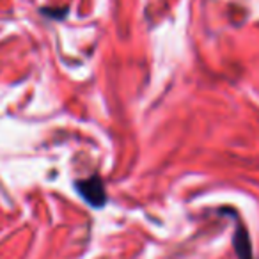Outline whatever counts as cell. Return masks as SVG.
Returning a JSON list of instances; mask_svg holds the SVG:
<instances>
[{
	"instance_id": "cell-1",
	"label": "cell",
	"mask_w": 259,
	"mask_h": 259,
	"mask_svg": "<svg viewBox=\"0 0 259 259\" xmlns=\"http://www.w3.org/2000/svg\"><path fill=\"white\" fill-rule=\"evenodd\" d=\"M75 188L78 195L87 202V204L94 206V208H101L107 202V192H105L103 181L98 176H93L89 180L76 181Z\"/></svg>"
},
{
	"instance_id": "cell-2",
	"label": "cell",
	"mask_w": 259,
	"mask_h": 259,
	"mask_svg": "<svg viewBox=\"0 0 259 259\" xmlns=\"http://www.w3.org/2000/svg\"><path fill=\"white\" fill-rule=\"evenodd\" d=\"M234 247H236L240 259H252L250 240H248V234L245 231V227H238L236 236H234Z\"/></svg>"
}]
</instances>
